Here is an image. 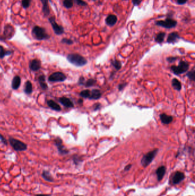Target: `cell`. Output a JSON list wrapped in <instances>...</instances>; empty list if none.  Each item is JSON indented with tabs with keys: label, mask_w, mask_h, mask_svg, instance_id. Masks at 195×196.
I'll return each instance as SVG.
<instances>
[{
	"label": "cell",
	"mask_w": 195,
	"mask_h": 196,
	"mask_svg": "<svg viewBox=\"0 0 195 196\" xmlns=\"http://www.w3.org/2000/svg\"><path fill=\"white\" fill-rule=\"evenodd\" d=\"M68 61L76 67H82L86 64L87 60L77 54H70L67 56Z\"/></svg>",
	"instance_id": "1"
},
{
	"label": "cell",
	"mask_w": 195,
	"mask_h": 196,
	"mask_svg": "<svg viewBox=\"0 0 195 196\" xmlns=\"http://www.w3.org/2000/svg\"><path fill=\"white\" fill-rule=\"evenodd\" d=\"M32 36L35 39L39 41L49 39L50 36L46 33L45 28L39 26H35L32 31Z\"/></svg>",
	"instance_id": "2"
},
{
	"label": "cell",
	"mask_w": 195,
	"mask_h": 196,
	"mask_svg": "<svg viewBox=\"0 0 195 196\" xmlns=\"http://www.w3.org/2000/svg\"><path fill=\"white\" fill-rule=\"evenodd\" d=\"M9 142L12 148L16 152H24L28 149V146L26 143L16 138H9Z\"/></svg>",
	"instance_id": "3"
},
{
	"label": "cell",
	"mask_w": 195,
	"mask_h": 196,
	"mask_svg": "<svg viewBox=\"0 0 195 196\" xmlns=\"http://www.w3.org/2000/svg\"><path fill=\"white\" fill-rule=\"evenodd\" d=\"M189 68V63L185 61H180L177 66L172 65L171 67V70L174 74L176 75H180L186 72Z\"/></svg>",
	"instance_id": "4"
},
{
	"label": "cell",
	"mask_w": 195,
	"mask_h": 196,
	"mask_svg": "<svg viewBox=\"0 0 195 196\" xmlns=\"http://www.w3.org/2000/svg\"><path fill=\"white\" fill-rule=\"evenodd\" d=\"M158 152V150L157 149H156L145 154L141 160V164L142 165V166L144 168H146L148 166H149L151 164V163L153 161L155 157H156Z\"/></svg>",
	"instance_id": "5"
},
{
	"label": "cell",
	"mask_w": 195,
	"mask_h": 196,
	"mask_svg": "<svg viewBox=\"0 0 195 196\" xmlns=\"http://www.w3.org/2000/svg\"><path fill=\"white\" fill-rule=\"evenodd\" d=\"M155 24L157 26H161L164 28L167 29H171L175 28L177 24V21L173 19L167 17L165 20H159L155 22Z\"/></svg>",
	"instance_id": "6"
},
{
	"label": "cell",
	"mask_w": 195,
	"mask_h": 196,
	"mask_svg": "<svg viewBox=\"0 0 195 196\" xmlns=\"http://www.w3.org/2000/svg\"><path fill=\"white\" fill-rule=\"evenodd\" d=\"M49 21L51 24L53 30L56 35L59 36L62 35L64 33V28L61 25H59L57 23L56 21V18L54 16L50 17L49 18Z\"/></svg>",
	"instance_id": "7"
},
{
	"label": "cell",
	"mask_w": 195,
	"mask_h": 196,
	"mask_svg": "<svg viewBox=\"0 0 195 196\" xmlns=\"http://www.w3.org/2000/svg\"><path fill=\"white\" fill-rule=\"evenodd\" d=\"M66 79V76L61 72H56L51 74L48 78L50 82H62Z\"/></svg>",
	"instance_id": "8"
},
{
	"label": "cell",
	"mask_w": 195,
	"mask_h": 196,
	"mask_svg": "<svg viewBox=\"0 0 195 196\" xmlns=\"http://www.w3.org/2000/svg\"><path fill=\"white\" fill-rule=\"evenodd\" d=\"M55 143L59 153L60 155H66L69 153V151L65 148L62 144V139L59 137H56L55 139Z\"/></svg>",
	"instance_id": "9"
},
{
	"label": "cell",
	"mask_w": 195,
	"mask_h": 196,
	"mask_svg": "<svg viewBox=\"0 0 195 196\" xmlns=\"http://www.w3.org/2000/svg\"><path fill=\"white\" fill-rule=\"evenodd\" d=\"M15 32L14 28L10 25H7L5 26L3 32V37L5 39H11L14 36Z\"/></svg>",
	"instance_id": "10"
},
{
	"label": "cell",
	"mask_w": 195,
	"mask_h": 196,
	"mask_svg": "<svg viewBox=\"0 0 195 196\" xmlns=\"http://www.w3.org/2000/svg\"><path fill=\"white\" fill-rule=\"evenodd\" d=\"M29 68L33 71H37L41 68V62L39 59H33L29 63Z\"/></svg>",
	"instance_id": "11"
},
{
	"label": "cell",
	"mask_w": 195,
	"mask_h": 196,
	"mask_svg": "<svg viewBox=\"0 0 195 196\" xmlns=\"http://www.w3.org/2000/svg\"><path fill=\"white\" fill-rule=\"evenodd\" d=\"M185 175L181 172H176L172 178V183L174 185H176L183 181L185 179Z\"/></svg>",
	"instance_id": "12"
},
{
	"label": "cell",
	"mask_w": 195,
	"mask_h": 196,
	"mask_svg": "<svg viewBox=\"0 0 195 196\" xmlns=\"http://www.w3.org/2000/svg\"><path fill=\"white\" fill-rule=\"evenodd\" d=\"M42 4V12L45 17H47L50 15V11L49 6V0H40Z\"/></svg>",
	"instance_id": "13"
},
{
	"label": "cell",
	"mask_w": 195,
	"mask_h": 196,
	"mask_svg": "<svg viewBox=\"0 0 195 196\" xmlns=\"http://www.w3.org/2000/svg\"><path fill=\"white\" fill-rule=\"evenodd\" d=\"M117 22V16L115 15H109L105 19L106 24L111 27H112L116 25Z\"/></svg>",
	"instance_id": "14"
},
{
	"label": "cell",
	"mask_w": 195,
	"mask_h": 196,
	"mask_svg": "<svg viewBox=\"0 0 195 196\" xmlns=\"http://www.w3.org/2000/svg\"><path fill=\"white\" fill-rule=\"evenodd\" d=\"M180 39L181 38L178 34V33L176 32H174L169 34L167 40V42L169 44H174Z\"/></svg>",
	"instance_id": "15"
},
{
	"label": "cell",
	"mask_w": 195,
	"mask_h": 196,
	"mask_svg": "<svg viewBox=\"0 0 195 196\" xmlns=\"http://www.w3.org/2000/svg\"><path fill=\"white\" fill-rule=\"evenodd\" d=\"M166 173V168L164 166H161L157 168L156 170V174L157 178L158 181H160L162 179L163 177L165 176Z\"/></svg>",
	"instance_id": "16"
},
{
	"label": "cell",
	"mask_w": 195,
	"mask_h": 196,
	"mask_svg": "<svg viewBox=\"0 0 195 196\" xmlns=\"http://www.w3.org/2000/svg\"><path fill=\"white\" fill-rule=\"evenodd\" d=\"M59 101L66 108H73L74 107L73 103L69 98L61 97L59 99Z\"/></svg>",
	"instance_id": "17"
},
{
	"label": "cell",
	"mask_w": 195,
	"mask_h": 196,
	"mask_svg": "<svg viewBox=\"0 0 195 196\" xmlns=\"http://www.w3.org/2000/svg\"><path fill=\"white\" fill-rule=\"evenodd\" d=\"M160 120L164 124H169L173 121V117L170 115H168L166 114L162 113L160 115Z\"/></svg>",
	"instance_id": "18"
},
{
	"label": "cell",
	"mask_w": 195,
	"mask_h": 196,
	"mask_svg": "<svg viewBox=\"0 0 195 196\" xmlns=\"http://www.w3.org/2000/svg\"><path fill=\"white\" fill-rule=\"evenodd\" d=\"M48 106L53 110L56 111H60L61 110V108L58 103L53 101V100H49L47 101Z\"/></svg>",
	"instance_id": "19"
},
{
	"label": "cell",
	"mask_w": 195,
	"mask_h": 196,
	"mask_svg": "<svg viewBox=\"0 0 195 196\" xmlns=\"http://www.w3.org/2000/svg\"><path fill=\"white\" fill-rule=\"evenodd\" d=\"M41 176L43 178L44 180L48 182H54V178L52 176V174L50 173V172L48 170H43Z\"/></svg>",
	"instance_id": "20"
},
{
	"label": "cell",
	"mask_w": 195,
	"mask_h": 196,
	"mask_svg": "<svg viewBox=\"0 0 195 196\" xmlns=\"http://www.w3.org/2000/svg\"><path fill=\"white\" fill-rule=\"evenodd\" d=\"M21 83V78L19 76H15L13 80H12V87L13 90H17L20 87Z\"/></svg>",
	"instance_id": "21"
},
{
	"label": "cell",
	"mask_w": 195,
	"mask_h": 196,
	"mask_svg": "<svg viewBox=\"0 0 195 196\" xmlns=\"http://www.w3.org/2000/svg\"><path fill=\"white\" fill-rule=\"evenodd\" d=\"M101 97V93L98 90H93L90 92V96L89 99L98 100Z\"/></svg>",
	"instance_id": "22"
},
{
	"label": "cell",
	"mask_w": 195,
	"mask_h": 196,
	"mask_svg": "<svg viewBox=\"0 0 195 196\" xmlns=\"http://www.w3.org/2000/svg\"><path fill=\"white\" fill-rule=\"evenodd\" d=\"M38 81L41 88L43 90H46L48 88V86L47 83H46L45 76L44 75H41L38 78Z\"/></svg>",
	"instance_id": "23"
},
{
	"label": "cell",
	"mask_w": 195,
	"mask_h": 196,
	"mask_svg": "<svg viewBox=\"0 0 195 196\" xmlns=\"http://www.w3.org/2000/svg\"><path fill=\"white\" fill-rule=\"evenodd\" d=\"M33 92V85L30 81H27L25 84L24 92L27 95H30Z\"/></svg>",
	"instance_id": "24"
},
{
	"label": "cell",
	"mask_w": 195,
	"mask_h": 196,
	"mask_svg": "<svg viewBox=\"0 0 195 196\" xmlns=\"http://www.w3.org/2000/svg\"><path fill=\"white\" fill-rule=\"evenodd\" d=\"M172 85L174 89L176 90L177 91H180L181 90V84L180 81L177 79L174 78L172 81Z\"/></svg>",
	"instance_id": "25"
},
{
	"label": "cell",
	"mask_w": 195,
	"mask_h": 196,
	"mask_svg": "<svg viewBox=\"0 0 195 196\" xmlns=\"http://www.w3.org/2000/svg\"><path fill=\"white\" fill-rule=\"evenodd\" d=\"M165 36H166V33L165 32H160V33H158V34H157L156 38L155 39V41L157 42V43H159V44L162 43L164 41V39L165 38Z\"/></svg>",
	"instance_id": "26"
},
{
	"label": "cell",
	"mask_w": 195,
	"mask_h": 196,
	"mask_svg": "<svg viewBox=\"0 0 195 196\" xmlns=\"http://www.w3.org/2000/svg\"><path fill=\"white\" fill-rule=\"evenodd\" d=\"M11 54V51H6L2 46L0 45V59H3L6 56L10 55Z\"/></svg>",
	"instance_id": "27"
},
{
	"label": "cell",
	"mask_w": 195,
	"mask_h": 196,
	"mask_svg": "<svg viewBox=\"0 0 195 196\" xmlns=\"http://www.w3.org/2000/svg\"><path fill=\"white\" fill-rule=\"evenodd\" d=\"M73 0H64L63 5L66 9H71L73 6Z\"/></svg>",
	"instance_id": "28"
},
{
	"label": "cell",
	"mask_w": 195,
	"mask_h": 196,
	"mask_svg": "<svg viewBox=\"0 0 195 196\" xmlns=\"http://www.w3.org/2000/svg\"><path fill=\"white\" fill-rule=\"evenodd\" d=\"M96 83V80L93 79H88L87 81H85L84 85L86 87H90L93 85H94Z\"/></svg>",
	"instance_id": "29"
},
{
	"label": "cell",
	"mask_w": 195,
	"mask_h": 196,
	"mask_svg": "<svg viewBox=\"0 0 195 196\" xmlns=\"http://www.w3.org/2000/svg\"><path fill=\"white\" fill-rule=\"evenodd\" d=\"M112 65L113 66V67L116 70H119L121 68V63L116 60H113L112 61Z\"/></svg>",
	"instance_id": "30"
},
{
	"label": "cell",
	"mask_w": 195,
	"mask_h": 196,
	"mask_svg": "<svg viewBox=\"0 0 195 196\" xmlns=\"http://www.w3.org/2000/svg\"><path fill=\"white\" fill-rule=\"evenodd\" d=\"M31 2H32V0H22L21 4H22V8L24 9L28 8L30 5Z\"/></svg>",
	"instance_id": "31"
},
{
	"label": "cell",
	"mask_w": 195,
	"mask_h": 196,
	"mask_svg": "<svg viewBox=\"0 0 195 196\" xmlns=\"http://www.w3.org/2000/svg\"><path fill=\"white\" fill-rule=\"evenodd\" d=\"M90 91L88 90H84L82 91H81L80 93V95L84 98H89V96H90Z\"/></svg>",
	"instance_id": "32"
},
{
	"label": "cell",
	"mask_w": 195,
	"mask_h": 196,
	"mask_svg": "<svg viewBox=\"0 0 195 196\" xmlns=\"http://www.w3.org/2000/svg\"><path fill=\"white\" fill-rule=\"evenodd\" d=\"M187 76L188 78L189 79L192 81H195V69H193L192 71H189L187 73Z\"/></svg>",
	"instance_id": "33"
},
{
	"label": "cell",
	"mask_w": 195,
	"mask_h": 196,
	"mask_svg": "<svg viewBox=\"0 0 195 196\" xmlns=\"http://www.w3.org/2000/svg\"><path fill=\"white\" fill-rule=\"evenodd\" d=\"M73 2H75L77 5L81 6H88L87 2L83 0H73Z\"/></svg>",
	"instance_id": "34"
},
{
	"label": "cell",
	"mask_w": 195,
	"mask_h": 196,
	"mask_svg": "<svg viewBox=\"0 0 195 196\" xmlns=\"http://www.w3.org/2000/svg\"><path fill=\"white\" fill-rule=\"evenodd\" d=\"M61 42L63 44H65L67 45H72L73 44V41L72 40L66 39V38H64L61 40Z\"/></svg>",
	"instance_id": "35"
},
{
	"label": "cell",
	"mask_w": 195,
	"mask_h": 196,
	"mask_svg": "<svg viewBox=\"0 0 195 196\" xmlns=\"http://www.w3.org/2000/svg\"><path fill=\"white\" fill-rule=\"evenodd\" d=\"M73 162H74V163L76 165H77L78 163L81 162L80 158L78 157L77 156H75L73 158Z\"/></svg>",
	"instance_id": "36"
},
{
	"label": "cell",
	"mask_w": 195,
	"mask_h": 196,
	"mask_svg": "<svg viewBox=\"0 0 195 196\" xmlns=\"http://www.w3.org/2000/svg\"><path fill=\"white\" fill-rule=\"evenodd\" d=\"M0 140H1V142L2 143H3L4 145H8V142H7L6 139L4 137H3L1 134H0Z\"/></svg>",
	"instance_id": "37"
},
{
	"label": "cell",
	"mask_w": 195,
	"mask_h": 196,
	"mask_svg": "<svg viewBox=\"0 0 195 196\" xmlns=\"http://www.w3.org/2000/svg\"><path fill=\"white\" fill-rule=\"evenodd\" d=\"M85 83V78L83 76L80 77L79 80H78V84L80 85H84Z\"/></svg>",
	"instance_id": "38"
},
{
	"label": "cell",
	"mask_w": 195,
	"mask_h": 196,
	"mask_svg": "<svg viewBox=\"0 0 195 196\" xmlns=\"http://www.w3.org/2000/svg\"><path fill=\"white\" fill-rule=\"evenodd\" d=\"M188 0H177L176 2L178 5H184L187 2Z\"/></svg>",
	"instance_id": "39"
},
{
	"label": "cell",
	"mask_w": 195,
	"mask_h": 196,
	"mask_svg": "<svg viewBox=\"0 0 195 196\" xmlns=\"http://www.w3.org/2000/svg\"><path fill=\"white\" fill-rule=\"evenodd\" d=\"M177 59V58H176V57H169V58H168L167 59V61H168V62L172 63V62L175 61Z\"/></svg>",
	"instance_id": "40"
},
{
	"label": "cell",
	"mask_w": 195,
	"mask_h": 196,
	"mask_svg": "<svg viewBox=\"0 0 195 196\" xmlns=\"http://www.w3.org/2000/svg\"><path fill=\"white\" fill-rule=\"evenodd\" d=\"M132 3L133 4L134 6H138L140 3H141V1L140 0H132Z\"/></svg>",
	"instance_id": "41"
},
{
	"label": "cell",
	"mask_w": 195,
	"mask_h": 196,
	"mask_svg": "<svg viewBox=\"0 0 195 196\" xmlns=\"http://www.w3.org/2000/svg\"><path fill=\"white\" fill-rule=\"evenodd\" d=\"M101 107V104L100 103H97V104H95L94 105V110L95 111H97L98 110H99Z\"/></svg>",
	"instance_id": "42"
},
{
	"label": "cell",
	"mask_w": 195,
	"mask_h": 196,
	"mask_svg": "<svg viewBox=\"0 0 195 196\" xmlns=\"http://www.w3.org/2000/svg\"><path fill=\"white\" fill-rule=\"evenodd\" d=\"M127 84L124 83V84H121L118 85V90L119 91H121L122 90H123V88L126 86Z\"/></svg>",
	"instance_id": "43"
},
{
	"label": "cell",
	"mask_w": 195,
	"mask_h": 196,
	"mask_svg": "<svg viewBox=\"0 0 195 196\" xmlns=\"http://www.w3.org/2000/svg\"><path fill=\"white\" fill-rule=\"evenodd\" d=\"M131 167H132V165L131 164H129V165H127L125 167V168H124V171H128V170H129L131 169Z\"/></svg>",
	"instance_id": "44"
},
{
	"label": "cell",
	"mask_w": 195,
	"mask_h": 196,
	"mask_svg": "<svg viewBox=\"0 0 195 196\" xmlns=\"http://www.w3.org/2000/svg\"><path fill=\"white\" fill-rule=\"evenodd\" d=\"M34 196H51V195L48 194H39V195H36Z\"/></svg>",
	"instance_id": "45"
},
{
	"label": "cell",
	"mask_w": 195,
	"mask_h": 196,
	"mask_svg": "<svg viewBox=\"0 0 195 196\" xmlns=\"http://www.w3.org/2000/svg\"><path fill=\"white\" fill-rule=\"evenodd\" d=\"M78 103H80V104H82V102H83V100H82V99H79V100H78Z\"/></svg>",
	"instance_id": "46"
},
{
	"label": "cell",
	"mask_w": 195,
	"mask_h": 196,
	"mask_svg": "<svg viewBox=\"0 0 195 196\" xmlns=\"http://www.w3.org/2000/svg\"><path fill=\"white\" fill-rule=\"evenodd\" d=\"M79 196V195H75V196Z\"/></svg>",
	"instance_id": "47"
},
{
	"label": "cell",
	"mask_w": 195,
	"mask_h": 196,
	"mask_svg": "<svg viewBox=\"0 0 195 196\" xmlns=\"http://www.w3.org/2000/svg\"><path fill=\"white\" fill-rule=\"evenodd\" d=\"M93 1H96V0H93Z\"/></svg>",
	"instance_id": "48"
}]
</instances>
